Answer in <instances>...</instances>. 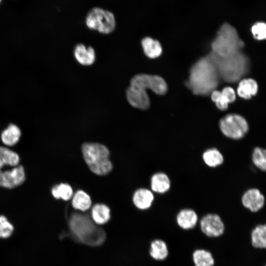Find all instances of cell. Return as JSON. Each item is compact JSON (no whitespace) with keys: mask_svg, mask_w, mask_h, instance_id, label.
Masks as SVG:
<instances>
[{"mask_svg":"<svg viewBox=\"0 0 266 266\" xmlns=\"http://www.w3.org/2000/svg\"><path fill=\"white\" fill-rule=\"evenodd\" d=\"M252 161L254 166L260 170L266 169V150L259 146L255 147L252 153Z\"/></svg>","mask_w":266,"mask_h":266,"instance_id":"28","label":"cell"},{"mask_svg":"<svg viewBox=\"0 0 266 266\" xmlns=\"http://www.w3.org/2000/svg\"><path fill=\"white\" fill-rule=\"evenodd\" d=\"M51 193L55 199H61L64 200H70L73 195L72 187L67 183H61L54 186L52 189Z\"/></svg>","mask_w":266,"mask_h":266,"instance_id":"27","label":"cell"},{"mask_svg":"<svg viewBox=\"0 0 266 266\" xmlns=\"http://www.w3.org/2000/svg\"><path fill=\"white\" fill-rule=\"evenodd\" d=\"M83 158L90 170L98 175H104L113 168L109 160V151L105 145L95 142H85L81 146Z\"/></svg>","mask_w":266,"mask_h":266,"instance_id":"5","label":"cell"},{"mask_svg":"<svg viewBox=\"0 0 266 266\" xmlns=\"http://www.w3.org/2000/svg\"><path fill=\"white\" fill-rule=\"evenodd\" d=\"M204 164L210 167H216L222 165L224 158L222 153L217 148H210L205 150L202 155Z\"/></svg>","mask_w":266,"mask_h":266,"instance_id":"20","label":"cell"},{"mask_svg":"<svg viewBox=\"0 0 266 266\" xmlns=\"http://www.w3.org/2000/svg\"><path fill=\"white\" fill-rule=\"evenodd\" d=\"M241 200L244 207L252 212H256L264 207L265 198L259 189L252 188L243 194Z\"/></svg>","mask_w":266,"mask_h":266,"instance_id":"12","label":"cell"},{"mask_svg":"<svg viewBox=\"0 0 266 266\" xmlns=\"http://www.w3.org/2000/svg\"><path fill=\"white\" fill-rule=\"evenodd\" d=\"M244 46V42L239 38L236 29L227 23L220 28L211 44V52L222 58L241 52Z\"/></svg>","mask_w":266,"mask_h":266,"instance_id":"4","label":"cell"},{"mask_svg":"<svg viewBox=\"0 0 266 266\" xmlns=\"http://www.w3.org/2000/svg\"><path fill=\"white\" fill-rule=\"evenodd\" d=\"M154 199V195L151 191L145 188H140L134 192L133 200L137 208L145 210L151 206Z\"/></svg>","mask_w":266,"mask_h":266,"instance_id":"15","label":"cell"},{"mask_svg":"<svg viewBox=\"0 0 266 266\" xmlns=\"http://www.w3.org/2000/svg\"><path fill=\"white\" fill-rule=\"evenodd\" d=\"M171 186V181L168 175L164 172L153 174L151 179L152 190L159 194L167 192Z\"/></svg>","mask_w":266,"mask_h":266,"instance_id":"16","label":"cell"},{"mask_svg":"<svg viewBox=\"0 0 266 266\" xmlns=\"http://www.w3.org/2000/svg\"><path fill=\"white\" fill-rule=\"evenodd\" d=\"M254 37L259 40L265 39L266 37V25L264 22H257L251 28Z\"/></svg>","mask_w":266,"mask_h":266,"instance_id":"31","label":"cell"},{"mask_svg":"<svg viewBox=\"0 0 266 266\" xmlns=\"http://www.w3.org/2000/svg\"><path fill=\"white\" fill-rule=\"evenodd\" d=\"M71 204L73 207L82 211L89 209L92 204L90 196L83 190H78L73 195Z\"/></svg>","mask_w":266,"mask_h":266,"instance_id":"22","label":"cell"},{"mask_svg":"<svg viewBox=\"0 0 266 266\" xmlns=\"http://www.w3.org/2000/svg\"><path fill=\"white\" fill-rule=\"evenodd\" d=\"M74 55L77 61L83 66L91 65L95 61L96 55L93 48L91 46L86 47L82 43L75 46Z\"/></svg>","mask_w":266,"mask_h":266,"instance_id":"13","label":"cell"},{"mask_svg":"<svg viewBox=\"0 0 266 266\" xmlns=\"http://www.w3.org/2000/svg\"><path fill=\"white\" fill-rule=\"evenodd\" d=\"M141 43L144 53L147 57L154 59L162 54V47L158 40L146 36L143 38Z\"/></svg>","mask_w":266,"mask_h":266,"instance_id":"17","label":"cell"},{"mask_svg":"<svg viewBox=\"0 0 266 266\" xmlns=\"http://www.w3.org/2000/svg\"><path fill=\"white\" fill-rule=\"evenodd\" d=\"M25 179V170L22 166H17L10 170L5 171L0 168V187L14 188L23 184Z\"/></svg>","mask_w":266,"mask_h":266,"instance_id":"10","label":"cell"},{"mask_svg":"<svg viewBox=\"0 0 266 266\" xmlns=\"http://www.w3.org/2000/svg\"><path fill=\"white\" fill-rule=\"evenodd\" d=\"M19 161L17 153L7 148L0 146V168L5 165L16 166Z\"/></svg>","mask_w":266,"mask_h":266,"instance_id":"23","label":"cell"},{"mask_svg":"<svg viewBox=\"0 0 266 266\" xmlns=\"http://www.w3.org/2000/svg\"><path fill=\"white\" fill-rule=\"evenodd\" d=\"M211 98L217 108L221 110H225L228 107L229 102L222 95L221 92L214 90L211 93Z\"/></svg>","mask_w":266,"mask_h":266,"instance_id":"30","label":"cell"},{"mask_svg":"<svg viewBox=\"0 0 266 266\" xmlns=\"http://www.w3.org/2000/svg\"><path fill=\"white\" fill-rule=\"evenodd\" d=\"M126 95L128 101L132 106L141 110L149 108L150 99L144 89L130 85L126 90Z\"/></svg>","mask_w":266,"mask_h":266,"instance_id":"11","label":"cell"},{"mask_svg":"<svg viewBox=\"0 0 266 266\" xmlns=\"http://www.w3.org/2000/svg\"><path fill=\"white\" fill-rule=\"evenodd\" d=\"M193 259L195 266H213L214 263L212 254L203 249L195 251Z\"/></svg>","mask_w":266,"mask_h":266,"instance_id":"26","label":"cell"},{"mask_svg":"<svg viewBox=\"0 0 266 266\" xmlns=\"http://www.w3.org/2000/svg\"><path fill=\"white\" fill-rule=\"evenodd\" d=\"M258 84L252 78H244L240 80L237 89V93L239 97L244 99H250L258 92Z\"/></svg>","mask_w":266,"mask_h":266,"instance_id":"18","label":"cell"},{"mask_svg":"<svg viewBox=\"0 0 266 266\" xmlns=\"http://www.w3.org/2000/svg\"><path fill=\"white\" fill-rule=\"evenodd\" d=\"M110 218V210L109 207L103 203L94 205L91 210V219L94 223L103 225L108 222Z\"/></svg>","mask_w":266,"mask_h":266,"instance_id":"19","label":"cell"},{"mask_svg":"<svg viewBox=\"0 0 266 266\" xmlns=\"http://www.w3.org/2000/svg\"><path fill=\"white\" fill-rule=\"evenodd\" d=\"M21 134V131L17 126L10 124L2 132L1 140L7 146H13L19 141Z\"/></svg>","mask_w":266,"mask_h":266,"instance_id":"21","label":"cell"},{"mask_svg":"<svg viewBox=\"0 0 266 266\" xmlns=\"http://www.w3.org/2000/svg\"><path fill=\"white\" fill-rule=\"evenodd\" d=\"M130 85L150 89L159 95L165 94L167 91V84L161 76L145 73H139L132 77Z\"/></svg>","mask_w":266,"mask_h":266,"instance_id":"8","label":"cell"},{"mask_svg":"<svg viewBox=\"0 0 266 266\" xmlns=\"http://www.w3.org/2000/svg\"><path fill=\"white\" fill-rule=\"evenodd\" d=\"M198 217L195 210L191 208H184L179 211L176 216L178 226L184 230L191 229L197 224Z\"/></svg>","mask_w":266,"mask_h":266,"instance_id":"14","label":"cell"},{"mask_svg":"<svg viewBox=\"0 0 266 266\" xmlns=\"http://www.w3.org/2000/svg\"><path fill=\"white\" fill-rule=\"evenodd\" d=\"M208 56L214 62L220 77L226 82L237 81L249 69V60L241 52L226 58L219 57L212 52Z\"/></svg>","mask_w":266,"mask_h":266,"instance_id":"2","label":"cell"},{"mask_svg":"<svg viewBox=\"0 0 266 266\" xmlns=\"http://www.w3.org/2000/svg\"><path fill=\"white\" fill-rule=\"evenodd\" d=\"M253 246L257 248H265L266 246V226L260 224L257 226L251 233Z\"/></svg>","mask_w":266,"mask_h":266,"instance_id":"25","label":"cell"},{"mask_svg":"<svg viewBox=\"0 0 266 266\" xmlns=\"http://www.w3.org/2000/svg\"><path fill=\"white\" fill-rule=\"evenodd\" d=\"M220 130L227 137L233 140L243 138L249 131L246 120L237 114H229L222 118L219 123Z\"/></svg>","mask_w":266,"mask_h":266,"instance_id":"7","label":"cell"},{"mask_svg":"<svg viewBox=\"0 0 266 266\" xmlns=\"http://www.w3.org/2000/svg\"><path fill=\"white\" fill-rule=\"evenodd\" d=\"M221 93L229 103L233 102L235 100L236 98L235 93L232 87H225L221 91Z\"/></svg>","mask_w":266,"mask_h":266,"instance_id":"32","label":"cell"},{"mask_svg":"<svg viewBox=\"0 0 266 266\" xmlns=\"http://www.w3.org/2000/svg\"><path fill=\"white\" fill-rule=\"evenodd\" d=\"M2 1V0H0V4H1Z\"/></svg>","mask_w":266,"mask_h":266,"instance_id":"33","label":"cell"},{"mask_svg":"<svg viewBox=\"0 0 266 266\" xmlns=\"http://www.w3.org/2000/svg\"><path fill=\"white\" fill-rule=\"evenodd\" d=\"M14 227L7 220V218L2 215H0V238H7L12 234Z\"/></svg>","mask_w":266,"mask_h":266,"instance_id":"29","label":"cell"},{"mask_svg":"<svg viewBox=\"0 0 266 266\" xmlns=\"http://www.w3.org/2000/svg\"><path fill=\"white\" fill-rule=\"evenodd\" d=\"M150 254L156 260L165 259L168 255V249L165 242L161 239L153 241L150 245Z\"/></svg>","mask_w":266,"mask_h":266,"instance_id":"24","label":"cell"},{"mask_svg":"<svg viewBox=\"0 0 266 266\" xmlns=\"http://www.w3.org/2000/svg\"><path fill=\"white\" fill-rule=\"evenodd\" d=\"M219 78L217 68L208 55L191 67L187 85L194 94L205 96L215 90Z\"/></svg>","mask_w":266,"mask_h":266,"instance_id":"1","label":"cell"},{"mask_svg":"<svg viewBox=\"0 0 266 266\" xmlns=\"http://www.w3.org/2000/svg\"><path fill=\"white\" fill-rule=\"evenodd\" d=\"M69 227L72 233L82 242L90 245H98L105 239L104 231L97 228L86 215L73 213L69 220Z\"/></svg>","mask_w":266,"mask_h":266,"instance_id":"3","label":"cell"},{"mask_svg":"<svg viewBox=\"0 0 266 266\" xmlns=\"http://www.w3.org/2000/svg\"><path fill=\"white\" fill-rule=\"evenodd\" d=\"M201 231L209 237H218L225 230L224 224L220 216L215 213L204 215L200 221Z\"/></svg>","mask_w":266,"mask_h":266,"instance_id":"9","label":"cell"},{"mask_svg":"<svg viewBox=\"0 0 266 266\" xmlns=\"http://www.w3.org/2000/svg\"><path fill=\"white\" fill-rule=\"evenodd\" d=\"M85 21L89 29L103 34L112 33L116 25L113 13L100 7H94L90 9L86 15Z\"/></svg>","mask_w":266,"mask_h":266,"instance_id":"6","label":"cell"}]
</instances>
